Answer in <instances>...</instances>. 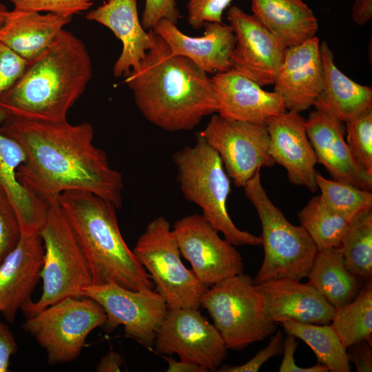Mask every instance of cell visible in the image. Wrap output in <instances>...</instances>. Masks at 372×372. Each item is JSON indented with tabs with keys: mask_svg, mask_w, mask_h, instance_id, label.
Listing matches in <instances>:
<instances>
[{
	"mask_svg": "<svg viewBox=\"0 0 372 372\" xmlns=\"http://www.w3.org/2000/svg\"><path fill=\"white\" fill-rule=\"evenodd\" d=\"M1 130L25 152L18 180L47 204L57 201L65 192L77 190L92 193L116 209L121 207L122 176L110 167L105 152L93 144L90 123L7 116Z\"/></svg>",
	"mask_w": 372,
	"mask_h": 372,
	"instance_id": "1",
	"label": "cell"
},
{
	"mask_svg": "<svg viewBox=\"0 0 372 372\" xmlns=\"http://www.w3.org/2000/svg\"><path fill=\"white\" fill-rule=\"evenodd\" d=\"M149 31L152 44L124 82L149 123L167 132L192 130L218 112L211 78L188 58L174 54L158 34Z\"/></svg>",
	"mask_w": 372,
	"mask_h": 372,
	"instance_id": "2",
	"label": "cell"
},
{
	"mask_svg": "<svg viewBox=\"0 0 372 372\" xmlns=\"http://www.w3.org/2000/svg\"><path fill=\"white\" fill-rule=\"evenodd\" d=\"M92 62L83 42L63 29L0 96L8 116L59 122L84 92L92 76Z\"/></svg>",
	"mask_w": 372,
	"mask_h": 372,
	"instance_id": "3",
	"label": "cell"
},
{
	"mask_svg": "<svg viewBox=\"0 0 372 372\" xmlns=\"http://www.w3.org/2000/svg\"><path fill=\"white\" fill-rule=\"evenodd\" d=\"M86 259L92 285L114 282L125 289L154 284L121 233L112 203L85 191H67L57 200Z\"/></svg>",
	"mask_w": 372,
	"mask_h": 372,
	"instance_id": "4",
	"label": "cell"
},
{
	"mask_svg": "<svg viewBox=\"0 0 372 372\" xmlns=\"http://www.w3.org/2000/svg\"><path fill=\"white\" fill-rule=\"evenodd\" d=\"M172 160L177 181L185 198L197 205L203 216L234 246L262 245L260 236L239 229L227 209L231 181L218 152L201 133L193 146L176 152Z\"/></svg>",
	"mask_w": 372,
	"mask_h": 372,
	"instance_id": "5",
	"label": "cell"
},
{
	"mask_svg": "<svg viewBox=\"0 0 372 372\" xmlns=\"http://www.w3.org/2000/svg\"><path fill=\"white\" fill-rule=\"evenodd\" d=\"M262 225L264 258L254 278L256 285L282 278L300 281L307 277L318 249L302 226L289 223L268 197L260 170L243 187Z\"/></svg>",
	"mask_w": 372,
	"mask_h": 372,
	"instance_id": "6",
	"label": "cell"
},
{
	"mask_svg": "<svg viewBox=\"0 0 372 372\" xmlns=\"http://www.w3.org/2000/svg\"><path fill=\"white\" fill-rule=\"evenodd\" d=\"M39 235L44 247L43 292L37 301L22 307L26 318L64 298L84 297L83 289L92 285L86 259L58 201L48 203Z\"/></svg>",
	"mask_w": 372,
	"mask_h": 372,
	"instance_id": "7",
	"label": "cell"
},
{
	"mask_svg": "<svg viewBox=\"0 0 372 372\" xmlns=\"http://www.w3.org/2000/svg\"><path fill=\"white\" fill-rule=\"evenodd\" d=\"M200 307L213 320L227 349L240 350L274 334L278 324L265 315L254 278L244 273L207 287Z\"/></svg>",
	"mask_w": 372,
	"mask_h": 372,
	"instance_id": "8",
	"label": "cell"
},
{
	"mask_svg": "<svg viewBox=\"0 0 372 372\" xmlns=\"http://www.w3.org/2000/svg\"><path fill=\"white\" fill-rule=\"evenodd\" d=\"M149 273L168 309L200 307V298L207 288L188 269L168 220L158 216L151 220L133 249Z\"/></svg>",
	"mask_w": 372,
	"mask_h": 372,
	"instance_id": "9",
	"label": "cell"
},
{
	"mask_svg": "<svg viewBox=\"0 0 372 372\" xmlns=\"http://www.w3.org/2000/svg\"><path fill=\"white\" fill-rule=\"evenodd\" d=\"M106 318L94 299L69 297L26 318L23 327L45 349L48 364L56 365L76 359L88 335Z\"/></svg>",
	"mask_w": 372,
	"mask_h": 372,
	"instance_id": "10",
	"label": "cell"
},
{
	"mask_svg": "<svg viewBox=\"0 0 372 372\" xmlns=\"http://www.w3.org/2000/svg\"><path fill=\"white\" fill-rule=\"evenodd\" d=\"M83 295L94 299L106 313L107 331L121 325L126 336L145 346H154L157 331L168 307L163 297L156 290L132 291L114 282L91 285L83 289Z\"/></svg>",
	"mask_w": 372,
	"mask_h": 372,
	"instance_id": "11",
	"label": "cell"
},
{
	"mask_svg": "<svg viewBox=\"0 0 372 372\" xmlns=\"http://www.w3.org/2000/svg\"><path fill=\"white\" fill-rule=\"evenodd\" d=\"M201 134L219 154L236 187H243L261 167L275 164L269 154L266 125L230 120L215 114Z\"/></svg>",
	"mask_w": 372,
	"mask_h": 372,
	"instance_id": "12",
	"label": "cell"
},
{
	"mask_svg": "<svg viewBox=\"0 0 372 372\" xmlns=\"http://www.w3.org/2000/svg\"><path fill=\"white\" fill-rule=\"evenodd\" d=\"M159 354H176L181 360L216 371L226 359L227 348L219 331L198 309H168L154 343Z\"/></svg>",
	"mask_w": 372,
	"mask_h": 372,
	"instance_id": "13",
	"label": "cell"
},
{
	"mask_svg": "<svg viewBox=\"0 0 372 372\" xmlns=\"http://www.w3.org/2000/svg\"><path fill=\"white\" fill-rule=\"evenodd\" d=\"M172 231L180 254L190 263L198 280L207 287L244 273L240 254L200 214L174 223Z\"/></svg>",
	"mask_w": 372,
	"mask_h": 372,
	"instance_id": "14",
	"label": "cell"
},
{
	"mask_svg": "<svg viewBox=\"0 0 372 372\" xmlns=\"http://www.w3.org/2000/svg\"><path fill=\"white\" fill-rule=\"evenodd\" d=\"M227 19L236 39L233 68L262 87L274 84L287 48L285 44L254 14L237 6L229 9Z\"/></svg>",
	"mask_w": 372,
	"mask_h": 372,
	"instance_id": "15",
	"label": "cell"
},
{
	"mask_svg": "<svg viewBox=\"0 0 372 372\" xmlns=\"http://www.w3.org/2000/svg\"><path fill=\"white\" fill-rule=\"evenodd\" d=\"M269 135V154L287 171L289 181L314 193L318 189V163L309 140L305 119L293 110L273 116L266 124Z\"/></svg>",
	"mask_w": 372,
	"mask_h": 372,
	"instance_id": "16",
	"label": "cell"
},
{
	"mask_svg": "<svg viewBox=\"0 0 372 372\" xmlns=\"http://www.w3.org/2000/svg\"><path fill=\"white\" fill-rule=\"evenodd\" d=\"M217 113L227 119L266 125L269 119L287 111L282 99L232 68L211 77Z\"/></svg>",
	"mask_w": 372,
	"mask_h": 372,
	"instance_id": "17",
	"label": "cell"
},
{
	"mask_svg": "<svg viewBox=\"0 0 372 372\" xmlns=\"http://www.w3.org/2000/svg\"><path fill=\"white\" fill-rule=\"evenodd\" d=\"M342 123L329 113L315 109L305 120L309 140L317 162L334 180L371 191L372 175L357 161L344 138Z\"/></svg>",
	"mask_w": 372,
	"mask_h": 372,
	"instance_id": "18",
	"label": "cell"
},
{
	"mask_svg": "<svg viewBox=\"0 0 372 372\" xmlns=\"http://www.w3.org/2000/svg\"><path fill=\"white\" fill-rule=\"evenodd\" d=\"M44 247L39 233L23 234L0 265V313L13 322L18 311L29 301L39 279Z\"/></svg>",
	"mask_w": 372,
	"mask_h": 372,
	"instance_id": "19",
	"label": "cell"
},
{
	"mask_svg": "<svg viewBox=\"0 0 372 372\" xmlns=\"http://www.w3.org/2000/svg\"><path fill=\"white\" fill-rule=\"evenodd\" d=\"M274 85L273 91L281 96L287 110L300 113L314 105L323 85L317 37L287 48Z\"/></svg>",
	"mask_w": 372,
	"mask_h": 372,
	"instance_id": "20",
	"label": "cell"
},
{
	"mask_svg": "<svg viewBox=\"0 0 372 372\" xmlns=\"http://www.w3.org/2000/svg\"><path fill=\"white\" fill-rule=\"evenodd\" d=\"M203 36L185 34L167 19L158 21L152 29L168 45L174 54L185 56L209 73L226 72L233 68L231 56L236 45L230 24L207 22Z\"/></svg>",
	"mask_w": 372,
	"mask_h": 372,
	"instance_id": "21",
	"label": "cell"
},
{
	"mask_svg": "<svg viewBox=\"0 0 372 372\" xmlns=\"http://www.w3.org/2000/svg\"><path fill=\"white\" fill-rule=\"evenodd\" d=\"M256 286L265 313L273 322L288 320L329 324L331 322L335 308L308 283L282 278Z\"/></svg>",
	"mask_w": 372,
	"mask_h": 372,
	"instance_id": "22",
	"label": "cell"
},
{
	"mask_svg": "<svg viewBox=\"0 0 372 372\" xmlns=\"http://www.w3.org/2000/svg\"><path fill=\"white\" fill-rule=\"evenodd\" d=\"M86 19L107 28L122 43L113 67L115 77L138 67L152 44L150 31L143 28L139 19L137 0H106L89 12Z\"/></svg>",
	"mask_w": 372,
	"mask_h": 372,
	"instance_id": "23",
	"label": "cell"
},
{
	"mask_svg": "<svg viewBox=\"0 0 372 372\" xmlns=\"http://www.w3.org/2000/svg\"><path fill=\"white\" fill-rule=\"evenodd\" d=\"M6 117L0 107V187L14 207L21 233H39L45 219L48 204L18 180L17 169L25 162L26 154L18 142L1 132V125Z\"/></svg>",
	"mask_w": 372,
	"mask_h": 372,
	"instance_id": "24",
	"label": "cell"
},
{
	"mask_svg": "<svg viewBox=\"0 0 372 372\" xmlns=\"http://www.w3.org/2000/svg\"><path fill=\"white\" fill-rule=\"evenodd\" d=\"M72 17L14 9L0 26V43L30 61L56 39Z\"/></svg>",
	"mask_w": 372,
	"mask_h": 372,
	"instance_id": "25",
	"label": "cell"
},
{
	"mask_svg": "<svg viewBox=\"0 0 372 372\" xmlns=\"http://www.w3.org/2000/svg\"><path fill=\"white\" fill-rule=\"evenodd\" d=\"M323 85L314 107L324 110L341 122L372 108V89L349 79L336 66L327 42L320 43Z\"/></svg>",
	"mask_w": 372,
	"mask_h": 372,
	"instance_id": "26",
	"label": "cell"
},
{
	"mask_svg": "<svg viewBox=\"0 0 372 372\" xmlns=\"http://www.w3.org/2000/svg\"><path fill=\"white\" fill-rule=\"evenodd\" d=\"M251 11L287 48L316 37L318 21L302 0H251Z\"/></svg>",
	"mask_w": 372,
	"mask_h": 372,
	"instance_id": "27",
	"label": "cell"
},
{
	"mask_svg": "<svg viewBox=\"0 0 372 372\" xmlns=\"http://www.w3.org/2000/svg\"><path fill=\"white\" fill-rule=\"evenodd\" d=\"M307 278L335 309L351 302L364 283L347 268L339 247L318 250Z\"/></svg>",
	"mask_w": 372,
	"mask_h": 372,
	"instance_id": "28",
	"label": "cell"
},
{
	"mask_svg": "<svg viewBox=\"0 0 372 372\" xmlns=\"http://www.w3.org/2000/svg\"><path fill=\"white\" fill-rule=\"evenodd\" d=\"M285 331L304 342L314 352L318 362L331 372L351 371L347 349L330 324H316L285 320L279 322Z\"/></svg>",
	"mask_w": 372,
	"mask_h": 372,
	"instance_id": "29",
	"label": "cell"
},
{
	"mask_svg": "<svg viewBox=\"0 0 372 372\" xmlns=\"http://www.w3.org/2000/svg\"><path fill=\"white\" fill-rule=\"evenodd\" d=\"M330 325L346 349L363 340L372 343L371 280L351 302L335 310Z\"/></svg>",
	"mask_w": 372,
	"mask_h": 372,
	"instance_id": "30",
	"label": "cell"
},
{
	"mask_svg": "<svg viewBox=\"0 0 372 372\" xmlns=\"http://www.w3.org/2000/svg\"><path fill=\"white\" fill-rule=\"evenodd\" d=\"M339 249L347 268L364 282L372 277V209L364 211L349 225Z\"/></svg>",
	"mask_w": 372,
	"mask_h": 372,
	"instance_id": "31",
	"label": "cell"
},
{
	"mask_svg": "<svg viewBox=\"0 0 372 372\" xmlns=\"http://www.w3.org/2000/svg\"><path fill=\"white\" fill-rule=\"evenodd\" d=\"M298 218L318 250L339 247L350 223L328 208L320 195L308 202Z\"/></svg>",
	"mask_w": 372,
	"mask_h": 372,
	"instance_id": "32",
	"label": "cell"
},
{
	"mask_svg": "<svg viewBox=\"0 0 372 372\" xmlns=\"http://www.w3.org/2000/svg\"><path fill=\"white\" fill-rule=\"evenodd\" d=\"M318 188L324 203L350 222L360 213L372 209V193L351 184L332 180L318 173Z\"/></svg>",
	"mask_w": 372,
	"mask_h": 372,
	"instance_id": "33",
	"label": "cell"
},
{
	"mask_svg": "<svg viewBox=\"0 0 372 372\" xmlns=\"http://www.w3.org/2000/svg\"><path fill=\"white\" fill-rule=\"evenodd\" d=\"M347 143L359 164L372 175V108L345 122Z\"/></svg>",
	"mask_w": 372,
	"mask_h": 372,
	"instance_id": "34",
	"label": "cell"
},
{
	"mask_svg": "<svg viewBox=\"0 0 372 372\" xmlns=\"http://www.w3.org/2000/svg\"><path fill=\"white\" fill-rule=\"evenodd\" d=\"M21 236V227L14 207L0 187V265L16 247Z\"/></svg>",
	"mask_w": 372,
	"mask_h": 372,
	"instance_id": "35",
	"label": "cell"
},
{
	"mask_svg": "<svg viewBox=\"0 0 372 372\" xmlns=\"http://www.w3.org/2000/svg\"><path fill=\"white\" fill-rule=\"evenodd\" d=\"M14 9L50 12L64 17H72L87 10L92 6V0H8Z\"/></svg>",
	"mask_w": 372,
	"mask_h": 372,
	"instance_id": "36",
	"label": "cell"
},
{
	"mask_svg": "<svg viewBox=\"0 0 372 372\" xmlns=\"http://www.w3.org/2000/svg\"><path fill=\"white\" fill-rule=\"evenodd\" d=\"M232 0H189L187 8L188 23L194 29L207 22L223 23L222 15Z\"/></svg>",
	"mask_w": 372,
	"mask_h": 372,
	"instance_id": "37",
	"label": "cell"
},
{
	"mask_svg": "<svg viewBox=\"0 0 372 372\" xmlns=\"http://www.w3.org/2000/svg\"><path fill=\"white\" fill-rule=\"evenodd\" d=\"M180 12L176 0H145L141 24L145 30H152L162 19L176 24Z\"/></svg>",
	"mask_w": 372,
	"mask_h": 372,
	"instance_id": "38",
	"label": "cell"
},
{
	"mask_svg": "<svg viewBox=\"0 0 372 372\" xmlns=\"http://www.w3.org/2000/svg\"><path fill=\"white\" fill-rule=\"evenodd\" d=\"M270 342L256 354L250 360L241 365L223 366L216 371L220 372H257L268 360L283 351L284 335L280 330L276 331Z\"/></svg>",
	"mask_w": 372,
	"mask_h": 372,
	"instance_id": "39",
	"label": "cell"
},
{
	"mask_svg": "<svg viewBox=\"0 0 372 372\" xmlns=\"http://www.w3.org/2000/svg\"><path fill=\"white\" fill-rule=\"evenodd\" d=\"M28 61L0 43V96L21 75Z\"/></svg>",
	"mask_w": 372,
	"mask_h": 372,
	"instance_id": "40",
	"label": "cell"
},
{
	"mask_svg": "<svg viewBox=\"0 0 372 372\" xmlns=\"http://www.w3.org/2000/svg\"><path fill=\"white\" fill-rule=\"evenodd\" d=\"M298 345L296 337L287 334L283 341V358L279 367L280 372H328V368L318 362L310 367H300L294 359L295 351Z\"/></svg>",
	"mask_w": 372,
	"mask_h": 372,
	"instance_id": "41",
	"label": "cell"
},
{
	"mask_svg": "<svg viewBox=\"0 0 372 372\" xmlns=\"http://www.w3.org/2000/svg\"><path fill=\"white\" fill-rule=\"evenodd\" d=\"M347 352L357 372L372 371V343L361 341L347 347Z\"/></svg>",
	"mask_w": 372,
	"mask_h": 372,
	"instance_id": "42",
	"label": "cell"
},
{
	"mask_svg": "<svg viewBox=\"0 0 372 372\" xmlns=\"http://www.w3.org/2000/svg\"><path fill=\"white\" fill-rule=\"evenodd\" d=\"M17 350V344L12 333L0 322V372L9 371L10 358Z\"/></svg>",
	"mask_w": 372,
	"mask_h": 372,
	"instance_id": "43",
	"label": "cell"
},
{
	"mask_svg": "<svg viewBox=\"0 0 372 372\" xmlns=\"http://www.w3.org/2000/svg\"><path fill=\"white\" fill-rule=\"evenodd\" d=\"M372 17V0H355L351 8V18L355 23L364 25Z\"/></svg>",
	"mask_w": 372,
	"mask_h": 372,
	"instance_id": "44",
	"label": "cell"
},
{
	"mask_svg": "<svg viewBox=\"0 0 372 372\" xmlns=\"http://www.w3.org/2000/svg\"><path fill=\"white\" fill-rule=\"evenodd\" d=\"M123 359L120 354L114 351H110L109 353L102 357L96 365V371L97 372H118L121 371L123 365Z\"/></svg>",
	"mask_w": 372,
	"mask_h": 372,
	"instance_id": "45",
	"label": "cell"
},
{
	"mask_svg": "<svg viewBox=\"0 0 372 372\" xmlns=\"http://www.w3.org/2000/svg\"><path fill=\"white\" fill-rule=\"evenodd\" d=\"M168 363L167 372H207L204 367L189 362L177 361L172 358L163 356Z\"/></svg>",
	"mask_w": 372,
	"mask_h": 372,
	"instance_id": "46",
	"label": "cell"
},
{
	"mask_svg": "<svg viewBox=\"0 0 372 372\" xmlns=\"http://www.w3.org/2000/svg\"><path fill=\"white\" fill-rule=\"evenodd\" d=\"M8 11V10L6 5L0 2V26L3 23L6 14Z\"/></svg>",
	"mask_w": 372,
	"mask_h": 372,
	"instance_id": "47",
	"label": "cell"
},
{
	"mask_svg": "<svg viewBox=\"0 0 372 372\" xmlns=\"http://www.w3.org/2000/svg\"><path fill=\"white\" fill-rule=\"evenodd\" d=\"M0 315H1V313H0Z\"/></svg>",
	"mask_w": 372,
	"mask_h": 372,
	"instance_id": "48",
	"label": "cell"
}]
</instances>
